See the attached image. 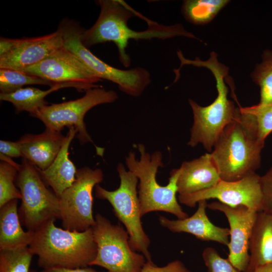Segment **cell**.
Masks as SVG:
<instances>
[{"instance_id":"cell-1","label":"cell","mask_w":272,"mask_h":272,"mask_svg":"<svg viewBox=\"0 0 272 272\" xmlns=\"http://www.w3.org/2000/svg\"><path fill=\"white\" fill-rule=\"evenodd\" d=\"M100 13L95 23L89 29L83 30L81 34L83 44L88 48L94 45L112 42L116 45L121 63L128 67L130 58L126 52L131 39H166L176 36H184L197 39L187 31L181 24L166 26L151 21L148 29L137 31L130 29L127 23L134 16L142 15L121 0H100Z\"/></svg>"},{"instance_id":"cell-2","label":"cell","mask_w":272,"mask_h":272,"mask_svg":"<svg viewBox=\"0 0 272 272\" xmlns=\"http://www.w3.org/2000/svg\"><path fill=\"white\" fill-rule=\"evenodd\" d=\"M264 145L251 119L237 108L235 118L224 128L211 153L221 179L237 181L255 173Z\"/></svg>"},{"instance_id":"cell-3","label":"cell","mask_w":272,"mask_h":272,"mask_svg":"<svg viewBox=\"0 0 272 272\" xmlns=\"http://www.w3.org/2000/svg\"><path fill=\"white\" fill-rule=\"evenodd\" d=\"M181 62L183 66L206 67L215 77L218 95L211 104L201 106L193 100L188 99L193 123L187 144L194 147L200 144L208 151L211 152L224 128L235 118L237 110L234 102L227 97L229 89L225 79L228 76L229 69L218 61V55L214 51L211 52L209 59L205 61L198 57L192 60L183 57Z\"/></svg>"},{"instance_id":"cell-4","label":"cell","mask_w":272,"mask_h":272,"mask_svg":"<svg viewBox=\"0 0 272 272\" xmlns=\"http://www.w3.org/2000/svg\"><path fill=\"white\" fill-rule=\"evenodd\" d=\"M55 221H49L34 232L29 246L37 256L39 266L44 269L90 266L97 253L92 227L71 231L56 227Z\"/></svg>"},{"instance_id":"cell-5","label":"cell","mask_w":272,"mask_h":272,"mask_svg":"<svg viewBox=\"0 0 272 272\" xmlns=\"http://www.w3.org/2000/svg\"><path fill=\"white\" fill-rule=\"evenodd\" d=\"M137 148L140 159H137L135 153L130 152L125 157V164L139 181L138 196L142 217L151 212L163 211L174 215L178 219L187 218L188 215L176 198L179 169L172 170L168 183L162 186L156 179L158 168L163 167L162 153L155 151L150 154L142 144H139Z\"/></svg>"},{"instance_id":"cell-6","label":"cell","mask_w":272,"mask_h":272,"mask_svg":"<svg viewBox=\"0 0 272 272\" xmlns=\"http://www.w3.org/2000/svg\"><path fill=\"white\" fill-rule=\"evenodd\" d=\"M117 171L120 178L119 187L115 190L109 191L97 184L95 187V196L107 200L111 204L115 215L126 228L131 249L141 252L147 260H151L149 250L150 240L143 229L141 220L137 190L138 178L133 173L127 171L121 163L118 164Z\"/></svg>"},{"instance_id":"cell-7","label":"cell","mask_w":272,"mask_h":272,"mask_svg":"<svg viewBox=\"0 0 272 272\" xmlns=\"http://www.w3.org/2000/svg\"><path fill=\"white\" fill-rule=\"evenodd\" d=\"M63 46L76 55L97 77L117 85L126 94L140 96L151 82L149 72L141 67L124 70L111 66L93 54L81 41L83 29L79 24L67 19L59 24Z\"/></svg>"},{"instance_id":"cell-8","label":"cell","mask_w":272,"mask_h":272,"mask_svg":"<svg viewBox=\"0 0 272 272\" xmlns=\"http://www.w3.org/2000/svg\"><path fill=\"white\" fill-rule=\"evenodd\" d=\"M15 184L21 194L20 219L27 231L34 232L49 221L60 218L59 198L46 187L36 167L25 159Z\"/></svg>"},{"instance_id":"cell-9","label":"cell","mask_w":272,"mask_h":272,"mask_svg":"<svg viewBox=\"0 0 272 272\" xmlns=\"http://www.w3.org/2000/svg\"><path fill=\"white\" fill-rule=\"evenodd\" d=\"M95 220L92 229L97 253L90 266H101L107 272H140L147 259L131 249L126 230L100 214Z\"/></svg>"},{"instance_id":"cell-10","label":"cell","mask_w":272,"mask_h":272,"mask_svg":"<svg viewBox=\"0 0 272 272\" xmlns=\"http://www.w3.org/2000/svg\"><path fill=\"white\" fill-rule=\"evenodd\" d=\"M85 92L83 97L76 100L46 105L31 116L41 120L46 128L58 132L65 127L74 126L81 145L92 142L84 121L85 115L97 105L114 102L118 96L113 90L99 87Z\"/></svg>"},{"instance_id":"cell-11","label":"cell","mask_w":272,"mask_h":272,"mask_svg":"<svg viewBox=\"0 0 272 272\" xmlns=\"http://www.w3.org/2000/svg\"><path fill=\"white\" fill-rule=\"evenodd\" d=\"M103 178L100 168L84 167L77 170L74 182L59 197L63 228L83 231L94 225L93 189Z\"/></svg>"},{"instance_id":"cell-12","label":"cell","mask_w":272,"mask_h":272,"mask_svg":"<svg viewBox=\"0 0 272 272\" xmlns=\"http://www.w3.org/2000/svg\"><path fill=\"white\" fill-rule=\"evenodd\" d=\"M21 71L53 84H76L81 87L85 92L99 87L95 84L102 81L63 45L40 62Z\"/></svg>"},{"instance_id":"cell-13","label":"cell","mask_w":272,"mask_h":272,"mask_svg":"<svg viewBox=\"0 0 272 272\" xmlns=\"http://www.w3.org/2000/svg\"><path fill=\"white\" fill-rule=\"evenodd\" d=\"M209 199H216L231 207L243 206L258 212L262 211L263 198L260 176L253 173L237 181L221 180L210 189L191 194L178 195L181 203L191 208L200 200Z\"/></svg>"},{"instance_id":"cell-14","label":"cell","mask_w":272,"mask_h":272,"mask_svg":"<svg viewBox=\"0 0 272 272\" xmlns=\"http://www.w3.org/2000/svg\"><path fill=\"white\" fill-rule=\"evenodd\" d=\"M63 45L59 29L37 37L11 39L1 37L0 69L22 71L36 64Z\"/></svg>"},{"instance_id":"cell-15","label":"cell","mask_w":272,"mask_h":272,"mask_svg":"<svg viewBox=\"0 0 272 272\" xmlns=\"http://www.w3.org/2000/svg\"><path fill=\"white\" fill-rule=\"evenodd\" d=\"M212 210L222 212L230 228L228 259L238 270L246 272L249 261V244L258 212L243 206L231 207L218 201L208 203Z\"/></svg>"},{"instance_id":"cell-16","label":"cell","mask_w":272,"mask_h":272,"mask_svg":"<svg viewBox=\"0 0 272 272\" xmlns=\"http://www.w3.org/2000/svg\"><path fill=\"white\" fill-rule=\"evenodd\" d=\"M197 203V210L191 216L183 219L170 220L160 216V224L173 233L185 232L201 241L217 242L228 246L229 229L217 226L210 221L206 213L207 200H202Z\"/></svg>"},{"instance_id":"cell-17","label":"cell","mask_w":272,"mask_h":272,"mask_svg":"<svg viewBox=\"0 0 272 272\" xmlns=\"http://www.w3.org/2000/svg\"><path fill=\"white\" fill-rule=\"evenodd\" d=\"M179 169L177 186L179 195L191 194L210 189L221 180L211 153L184 161Z\"/></svg>"},{"instance_id":"cell-18","label":"cell","mask_w":272,"mask_h":272,"mask_svg":"<svg viewBox=\"0 0 272 272\" xmlns=\"http://www.w3.org/2000/svg\"><path fill=\"white\" fill-rule=\"evenodd\" d=\"M65 136L46 128L39 134H26L18 141L22 158L28 160L38 169L48 168L55 159L63 144Z\"/></svg>"},{"instance_id":"cell-19","label":"cell","mask_w":272,"mask_h":272,"mask_svg":"<svg viewBox=\"0 0 272 272\" xmlns=\"http://www.w3.org/2000/svg\"><path fill=\"white\" fill-rule=\"evenodd\" d=\"M68 128L61 148L52 163L43 170L36 168L44 182L51 187L58 197L73 184L77 172L76 166L69 157V147L77 131L74 126Z\"/></svg>"},{"instance_id":"cell-20","label":"cell","mask_w":272,"mask_h":272,"mask_svg":"<svg viewBox=\"0 0 272 272\" xmlns=\"http://www.w3.org/2000/svg\"><path fill=\"white\" fill-rule=\"evenodd\" d=\"M249 261L246 272H253L272 263V214L257 212L249 244Z\"/></svg>"},{"instance_id":"cell-21","label":"cell","mask_w":272,"mask_h":272,"mask_svg":"<svg viewBox=\"0 0 272 272\" xmlns=\"http://www.w3.org/2000/svg\"><path fill=\"white\" fill-rule=\"evenodd\" d=\"M34 232L22 228L18 209V199L0 208V250L29 246Z\"/></svg>"},{"instance_id":"cell-22","label":"cell","mask_w":272,"mask_h":272,"mask_svg":"<svg viewBox=\"0 0 272 272\" xmlns=\"http://www.w3.org/2000/svg\"><path fill=\"white\" fill-rule=\"evenodd\" d=\"M65 87H74L79 91L83 89L79 85L70 83H57L47 90L27 87L10 94H0V99L11 103L17 113L26 111L32 115L42 107L48 104L45 98L50 93Z\"/></svg>"},{"instance_id":"cell-23","label":"cell","mask_w":272,"mask_h":272,"mask_svg":"<svg viewBox=\"0 0 272 272\" xmlns=\"http://www.w3.org/2000/svg\"><path fill=\"white\" fill-rule=\"evenodd\" d=\"M229 0H186L181 12L186 21L196 25L211 22L229 3Z\"/></svg>"},{"instance_id":"cell-24","label":"cell","mask_w":272,"mask_h":272,"mask_svg":"<svg viewBox=\"0 0 272 272\" xmlns=\"http://www.w3.org/2000/svg\"><path fill=\"white\" fill-rule=\"evenodd\" d=\"M0 163V208L8 202L21 198L15 179L20 164L9 157L1 154Z\"/></svg>"},{"instance_id":"cell-25","label":"cell","mask_w":272,"mask_h":272,"mask_svg":"<svg viewBox=\"0 0 272 272\" xmlns=\"http://www.w3.org/2000/svg\"><path fill=\"white\" fill-rule=\"evenodd\" d=\"M252 81L260 88L258 105L272 104V50H264L261 61L256 64L251 74Z\"/></svg>"},{"instance_id":"cell-26","label":"cell","mask_w":272,"mask_h":272,"mask_svg":"<svg viewBox=\"0 0 272 272\" xmlns=\"http://www.w3.org/2000/svg\"><path fill=\"white\" fill-rule=\"evenodd\" d=\"M54 84L21 71L0 69L1 93L10 94L15 92L26 85H44L52 87Z\"/></svg>"},{"instance_id":"cell-27","label":"cell","mask_w":272,"mask_h":272,"mask_svg":"<svg viewBox=\"0 0 272 272\" xmlns=\"http://www.w3.org/2000/svg\"><path fill=\"white\" fill-rule=\"evenodd\" d=\"M33 255L29 246L0 250V272H30Z\"/></svg>"},{"instance_id":"cell-28","label":"cell","mask_w":272,"mask_h":272,"mask_svg":"<svg viewBox=\"0 0 272 272\" xmlns=\"http://www.w3.org/2000/svg\"><path fill=\"white\" fill-rule=\"evenodd\" d=\"M255 125L258 138L264 142L272 132V104L244 107Z\"/></svg>"},{"instance_id":"cell-29","label":"cell","mask_w":272,"mask_h":272,"mask_svg":"<svg viewBox=\"0 0 272 272\" xmlns=\"http://www.w3.org/2000/svg\"><path fill=\"white\" fill-rule=\"evenodd\" d=\"M208 272H240L227 259L221 257L214 248H206L202 254Z\"/></svg>"},{"instance_id":"cell-30","label":"cell","mask_w":272,"mask_h":272,"mask_svg":"<svg viewBox=\"0 0 272 272\" xmlns=\"http://www.w3.org/2000/svg\"><path fill=\"white\" fill-rule=\"evenodd\" d=\"M260 185L263 198V212L272 214V166L260 176Z\"/></svg>"},{"instance_id":"cell-31","label":"cell","mask_w":272,"mask_h":272,"mask_svg":"<svg viewBox=\"0 0 272 272\" xmlns=\"http://www.w3.org/2000/svg\"><path fill=\"white\" fill-rule=\"evenodd\" d=\"M140 272H191L181 261L176 260L164 266H158L152 260H147Z\"/></svg>"},{"instance_id":"cell-32","label":"cell","mask_w":272,"mask_h":272,"mask_svg":"<svg viewBox=\"0 0 272 272\" xmlns=\"http://www.w3.org/2000/svg\"><path fill=\"white\" fill-rule=\"evenodd\" d=\"M1 154L10 158L22 157L20 146L17 141H0Z\"/></svg>"},{"instance_id":"cell-33","label":"cell","mask_w":272,"mask_h":272,"mask_svg":"<svg viewBox=\"0 0 272 272\" xmlns=\"http://www.w3.org/2000/svg\"><path fill=\"white\" fill-rule=\"evenodd\" d=\"M42 272H101L89 267H78V268H67L62 267H54L44 269Z\"/></svg>"},{"instance_id":"cell-34","label":"cell","mask_w":272,"mask_h":272,"mask_svg":"<svg viewBox=\"0 0 272 272\" xmlns=\"http://www.w3.org/2000/svg\"><path fill=\"white\" fill-rule=\"evenodd\" d=\"M253 272H272V263L259 266Z\"/></svg>"},{"instance_id":"cell-35","label":"cell","mask_w":272,"mask_h":272,"mask_svg":"<svg viewBox=\"0 0 272 272\" xmlns=\"http://www.w3.org/2000/svg\"><path fill=\"white\" fill-rule=\"evenodd\" d=\"M30 272H37V271L34 270H31Z\"/></svg>"}]
</instances>
